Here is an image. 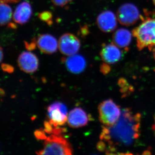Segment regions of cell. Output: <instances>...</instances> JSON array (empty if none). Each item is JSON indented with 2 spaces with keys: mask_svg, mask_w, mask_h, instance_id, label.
Here are the masks:
<instances>
[{
  "mask_svg": "<svg viewBox=\"0 0 155 155\" xmlns=\"http://www.w3.org/2000/svg\"><path fill=\"white\" fill-rule=\"evenodd\" d=\"M140 121V114H135L130 108H125L114 125L104 126L100 139L107 143L112 152L115 151L116 146L130 145L139 136Z\"/></svg>",
  "mask_w": 155,
  "mask_h": 155,
  "instance_id": "6da1fadb",
  "label": "cell"
},
{
  "mask_svg": "<svg viewBox=\"0 0 155 155\" xmlns=\"http://www.w3.org/2000/svg\"><path fill=\"white\" fill-rule=\"evenodd\" d=\"M140 50L145 48L152 50L155 47V17L145 19L132 31Z\"/></svg>",
  "mask_w": 155,
  "mask_h": 155,
  "instance_id": "7a4b0ae2",
  "label": "cell"
},
{
  "mask_svg": "<svg viewBox=\"0 0 155 155\" xmlns=\"http://www.w3.org/2000/svg\"><path fill=\"white\" fill-rule=\"evenodd\" d=\"M36 153L38 155H71L72 147L66 138L61 135L51 134L45 139L43 149Z\"/></svg>",
  "mask_w": 155,
  "mask_h": 155,
  "instance_id": "3957f363",
  "label": "cell"
},
{
  "mask_svg": "<svg viewBox=\"0 0 155 155\" xmlns=\"http://www.w3.org/2000/svg\"><path fill=\"white\" fill-rule=\"evenodd\" d=\"M99 119L104 126L114 125L119 120L122 111L120 107L113 100H106L101 103L98 107Z\"/></svg>",
  "mask_w": 155,
  "mask_h": 155,
  "instance_id": "277c9868",
  "label": "cell"
},
{
  "mask_svg": "<svg viewBox=\"0 0 155 155\" xmlns=\"http://www.w3.org/2000/svg\"><path fill=\"white\" fill-rule=\"evenodd\" d=\"M141 17L139 11L134 4L126 3L118 9L117 18L120 24L125 26H130L135 24Z\"/></svg>",
  "mask_w": 155,
  "mask_h": 155,
  "instance_id": "5b68a950",
  "label": "cell"
},
{
  "mask_svg": "<svg viewBox=\"0 0 155 155\" xmlns=\"http://www.w3.org/2000/svg\"><path fill=\"white\" fill-rule=\"evenodd\" d=\"M49 122L54 127L62 126L67 121L68 114L67 107L63 103L55 102L48 108Z\"/></svg>",
  "mask_w": 155,
  "mask_h": 155,
  "instance_id": "8992f818",
  "label": "cell"
},
{
  "mask_svg": "<svg viewBox=\"0 0 155 155\" xmlns=\"http://www.w3.org/2000/svg\"><path fill=\"white\" fill-rule=\"evenodd\" d=\"M81 47L79 39L71 33H65L58 41V48L64 55L70 56L77 54Z\"/></svg>",
  "mask_w": 155,
  "mask_h": 155,
  "instance_id": "52a82bcc",
  "label": "cell"
},
{
  "mask_svg": "<svg viewBox=\"0 0 155 155\" xmlns=\"http://www.w3.org/2000/svg\"><path fill=\"white\" fill-rule=\"evenodd\" d=\"M17 64L21 70L27 73L35 72L38 69L39 61L37 57L29 51L23 52L18 57Z\"/></svg>",
  "mask_w": 155,
  "mask_h": 155,
  "instance_id": "ba28073f",
  "label": "cell"
},
{
  "mask_svg": "<svg viewBox=\"0 0 155 155\" xmlns=\"http://www.w3.org/2000/svg\"><path fill=\"white\" fill-rule=\"evenodd\" d=\"M117 20V17L112 11H104L97 17V25L102 31L110 32L116 29Z\"/></svg>",
  "mask_w": 155,
  "mask_h": 155,
  "instance_id": "9c48e42d",
  "label": "cell"
},
{
  "mask_svg": "<svg viewBox=\"0 0 155 155\" xmlns=\"http://www.w3.org/2000/svg\"><path fill=\"white\" fill-rule=\"evenodd\" d=\"M100 55L106 64H114L121 60L122 53L119 48L113 43L103 45Z\"/></svg>",
  "mask_w": 155,
  "mask_h": 155,
  "instance_id": "30bf717a",
  "label": "cell"
},
{
  "mask_svg": "<svg viewBox=\"0 0 155 155\" xmlns=\"http://www.w3.org/2000/svg\"><path fill=\"white\" fill-rule=\"evenodd\" d=\"M36 45L41 51L49 54L56 52L58 48L57 39L53 35L47 34L39 35Z\"/></svg>",
  "mask_w": 155,
  "mask_h": 155,
  "instance_id": "8fae6325",
  "label": "cell"
},
{
  "mask_svg": "<svg viewBox=\"0 0 155 155\" xmlns=\"http://www.w3.org/2000/svg\"><path fill=\"white\" fill-rule=\"evenodd\" d=\"M88 116L82 108H74L69 112L67 123L70 127L78 128L85 126L88 123Z\"/></svg>",
  "mask_w": 155,
  "mask_h": 155,
  "instance_id": "7c38bea8",
  "label": "cell"
},
{
  "mask_svg": "<svg viewBox=\"0 0 155 155\" xmlns=\"http://www.w3.org/2000/svg\"><path fill=\"white\" fill-rule=\"evenodd\" d=\"M32 12L30 3L27 1L22 2L17 6L13 13V20L17 24H25L29 21Z\"/></svg>",
  "mask_w": 155,
  "mask_h": 155,
  "instance_id": "4fadbf2b",
  "label": "cell"
},
{
  "mask_svg": "<svg viewBox=\"0 0 155 155\" xmlns=\"http://www.w3.org/2000/svg\"><path fill=\"white\" fill-rule=\"evenodd\" d=\"M64 61L67 69L75 74L81 73L86 67V61L84 58L77 54L68 56Z\"/></svg>",
  "mask_w": 155,
  "mask_h": 155,
  "instance_id": "5bb4252c",
  "label": "cell"
},
{
  "mask_svg": "<svg viewBox=\"0 0 155 155\" xmlns=\"http://www.w3.org/2000/svg\"><path fill=\"white\" fill-rule=\"evenodd\" d=\"M132 33L125 28L118 29L113 36V42L121 48L127 49L132 40Z\"/></svg>",
  "mask_w": 155,
  "mask_h": 155,
  "instance_id": "9a60e30c",
  "label": "cell"
},
{
  "mask_svg": "<svg viewBox=\"0 0 155 155\" xmlns=\"http://www.w3.org/2000/svg\"><path fill=\"white\" fill-rule=\"evenodd\" d=\"M0 10L1 25H7L10 22L12 18H13V14L12 8L7 3L1 2Z\"/></svg>",
  "mask_w": 155,
  "mask_h": 155,
  "instance_id": "2e32d148",
  "label": "cell"
},
{
  "mask_svg": "<svg viewBox=\"0 0 155 155\" xmlns=\"http://www.w3.org/2000/svg\"><path fill=\"white\" fill-rule=\"evenodd\" d=\"M38 17L42 21L47 22L48 24H52V15L49 11H44L42 12L39 14Z\"/></svg>",
  "mask_w": 155,
  "mask_h": 155,
  "instance_id": "e0dca14e",
  "label": "cell"
},
{
  "mask_svg": "<svg viewBox=\"0 0 155 155\" xmlns=\"http://www.w3.org/2000/svg\"><path fill=\"white\" fill-rule=\"evenodd\" d=\"M71 0H51L52 2L57 6L64 7L70 2Z\"/></svg>",
  "mask_w": 155,
  "mask_h": 155,
  "instance_id": "ac0fdd59",
  "label": "cell"
},
{
  "mask_svg": "<svg viewBox=\"0 0 155 155\" xmlns=\"http://www.w3.org/2000/svg\"><path fill=\"white\" fill-rule=\"evenodd\" d=\"M44 125L45 132L49 134H52L53 129H54L53 125H51L49 122H47V121H45Z\"/></svg>",
  "mask_w": 155,
  "mask_h": 155,
  "instance_id": "d6986e66",
  "label": "cell"
},
{
  "mask_svg": "<svg viewBox=\"0 0 155 155\" xmlns=\"http://www.w3.org/2000/svg\"><path fill=\"white\" fill-rule=\"evenodd\" d=\"M35 135L36 138L38 139V140L45 139L47 138L45 135L44 132L43 130H36L35 132Z\"/></svg>",
  "mask_w": 155,
  "mask_h": 155,
  "instance_id": "ffe728a7",
  "label": "cell"
},
{
  "mask_svg": "<svg viewBox=\"0 0 155 155\" xmlns=\"http://www.w3.org/2000/svg\"><path fill=\"white\" fill-rule=\"evenodd\" d=\"M2 69L3 71L9 73L13 72L14 71V67L7 64H2Z\"/></svg>",
  "mask_w": 155,
  "mask_h": 155,
  "instance_id": "44dd1931",
  "label": "cell"
},
{
  "mask_svg": "<svg viewBox=\"0 0 155 155\" xmlns=\"http://www.w3.org/2000/svg\"><path fill=\"white\" fill-rule=\"evenodd\" d=\"M20 0H1V2H4L7 3H17Z\"/></svg>",
  "mask_w": 155,
  "mask_h": 155,
  "instance_id": "7402d4cb",
  "label": "cell"
},
{
  "mask_svg": "<svg viewBox=\"0 0 155 155\" xmlns=\"http://www.w3.org/2000/svg\"><path fill=\"white\" fill-rule=\"evenodd\" d=\"M3 54L2 51V48H1V61L2 62L3 60Z\"/></svg>",
  "mask_w": 155,
  "mask_h": 155,
  "instance_id": "603a6c76",
  "label": "cell"
},
{
  "mask_svg": "<svg viewBox=\"0 0 155 155\" xmlns=\"http://www.w3.org/2000/svg\"><path fill=\"white\" fill-rule=\"evenodd\" d=\"M153 57L155 60V47L153 49Z\"/></svg>",
  "mask_w": 155,
  "mask_h": 155,
  "instance_id": "cb8c5ba5",
  "label": "cell"
},
{
  "mask_svg": "<svg viewBox=\"0 0 155 155\" xmlns=\"http://www.w3.org/2000/svg\"><path fill=\"white\" fill-rule=\"evenodd\" d=\"M153 3L155 5V0H153Z\"/></svg>",
  "mask_w": 155,
  "mask_h": 155,
  "instance_id": "d4e9b609",
  "label": "cell"
}]
</instances>
